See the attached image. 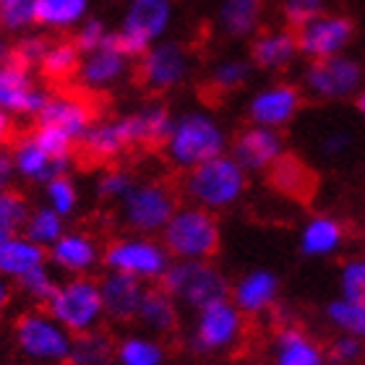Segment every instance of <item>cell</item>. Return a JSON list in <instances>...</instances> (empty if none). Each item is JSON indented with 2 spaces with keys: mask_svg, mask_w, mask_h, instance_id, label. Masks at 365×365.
<instances>
[{
  "mask_svg": "<svg viewBox=\"0 0 365 365\" xmlns=\"http://www.w3.org/2000/svg\"><path fill=\"white\" fill-rule=\"evenodd\" d=\"M178 209V193L165 180H136L118 201V220L128 232L160 235L173 212Z\"/></svg>",
  "mask_w": 365,
  "mask_h": 365,
  "instance_id": "6",
  "label": "cell"
},
{
  "mask_svg": "<svg viewBox=\"0 0 365 365\" xmlns=\"http://www.w3.org/2000/svg\"><path fill=\"white\" fill-rule=\"evenodd\" d=\"M110 26H107L105 19H99V16H86L84 21L78 24L76 29H73V45L78 47V53H91V50H97V47H102L110 39Z\"/></svg>",
  "mask_w": 365,
  "mask_h": 365,
  "instance_id": "46",
  "label": "cell"
},
{
  "mask_svg": "<svg viewBox=\"0 0 365 365\" xmlns=\"http://www.w3.org/2000/svg\"><path fill=\"white\" fill-rule=\"evenodd\" d=\"M47 261H53L58 269L78 277V274H89L102 261V248H99L97 237L89 232H63L47 248Z\"/></svg>",
  "mask_w": 365,
  "mask_h": 365,
  "instance_id": "25",
  "label": "cell"
},
{
  "mask_svg": "<svg viewBox=\"0 0 365 365\" xmlns=\"http://www.w3.org/2000/svg\"><path fill=\"white\" fill-rule=\"evenodd\" d=\"M193 55L180 39H160L136 58V81L152 97H165L190 78Z\"/></svg>",
  "mask_w": 365,
  "mask_h": 365,
  "instance_id": "10",
  "label": "cell"
},
{
  "mask_svg": "<svg viewBox=\"0 0 365 365\" xmlns=\"http://www.w3.org/2000/svg\"><path fill=\"white\" fill-rule=\"evenodd\" d=\"M39 0H0V31L24 34L37 26Z\"/></svg>",
  "mask_w": 365,
  "mask_h": 365,
  "instance_id": "39",
  "label": "cell"
},
{
  "mask_svg": "<svg viewBox=\"0 0 365 365\" xmlns=\"http://www.w3.org/2000/svg\"><path fill=\"white\" fill-rule=\"evenodd\" d=\"M170 253L165 251L162 240L154 235H138V232H128L110 240L102 248V264L107 272H120L130 274L136 279L154 284L160 282L165 269L170 267Z\"/></svg>",
  "mask_w": 365,
  "mask_h": 365,
  "instance_id": "12",
  "label": "cell"
},
{
  "mask_svg": "<svg viewBox=\"0 0 365 365\" xmlns=\"http://www.w3.org/2000/svg\"><path fill=\"white\" fill-rule=\"evenodd\" d=\"M16 287L37 305H45L53 297L58 282L53 279V274L47 272V267L42 264V267H34L26 274H21V277H16Z\"/></svg>",
  "mask_w": 365,
  "mask_h": 365,
  "instance_id": "42",
  "label": "cell"
},
{
  "mask_svg": "<svg viewBox=\"0 0 365 365\" xmlns=\"http://www.w3.org/2000/svg\"><path fill=\"white\" fill-rule=\"evenodd\" d=\"M269 182H272L274 190H279L282 196L287 198H305L313 193V170L305 165L300 157L284 152L279 160L274 162L272 170L267 173Z\"/></svg>",
  "mask_w": 365,
  "mask_h": 365,
  "instance_id": "29",
  "label": "cell"
},
{
  "mask_svg": "<svg viewBox=\"0 0 365 365\" xmlns=\"http://www.w3.org/2000/svg\"><path fill=\"white\" fill-rule=\"evenodd\" d=\"M11 178H14V160H11V154L0 146V190L11 185Z\"/></svg>",
  "mask_w": 365,
  "mask_h": 365,
  "instance_id": "50",
  "label": "cell"
},
{
  "mask_svg": "<svg viewBox=\"0 0 365 365\" xmlns=\"http://www.w3.org/2000/svg\"><path fill=\"white\" fill-rule=\"evenodd\" d=\"M253 71L256 68L251 66L248 58H243V55H227V58H220L209 68L206 86L217 97H227V94H235V91H240L251 81Z\"/></svg>",
  "mask_w": 365,
  "mask_h": 365,
  "instance_id": "32",
  "label": "cell"
},
{
  "mask_svg": "<svg viewBox=\"0 0 365 365\" xmlns=\"http://www.w3.org/2000/svg\"><path fill=\"white\" fill-rule=\"evenodd\" d=\"M352 102H355V110H358V115L365 120V86L358 91V94H355V97H352Z\"/></svg>",
  "mask_w": 365,
  "mask_h": 365,
  "instance_id": "53",
  "label": "cell"
},
{
  "mask_svg": "<svg viewBox=\"0 0 365 365\" xmlns=\"http://www.w3.org/2000/svg\"><path fill=\"white\" fill-rule=\"evenodd\" d=\"M175 21V0H125L120 21L110 31V45L136 61L154 42L168 37Z\"/></svg>",
  "mask_w": 365,
  "mask_h": 365,
  "instance_id": "4",
  "label": "cell"
},
{
  "mask_svg": "<svg viewBox=\"0 0 365 365\" xmlns=\"http://www.w3.org/2000/svg\"><path fill=\"white\" fill-rule=\"evenodd\" d=\"M300 58L295 29L289 26H261L248 42V61L261 73H284Z\"/></svg>",
  "mask_w": 365,
  "mask_h": 365,
  "instance_id": "20",
  "label": "cell"
},
{
  "mask_svg": "<svg viewBox=\"0 0 365 365\" xmlns=\"http://www.w3.org/2000/svg\"><path fill=\"white\" fill-rule=\"evenodd\" d=\"M47 97H50V91L42 89L31 68H24L11 58L0 63V110L3 113L37 118Z\"/></svg>",
  "mask_w": 365,
  "mask_h": 365,
  "instance_id": "17",
  "label": "cell"
},
{
  "mask_svg": "<svg viewBox=\"0 0 365 365\" xmlns=\"http://www.w3.org/2000/svg\"><path fill=\"white\" fill-rule=\"evenodd\" d=\"M365 86V66L352 55L308 61L300 73V89L316 102H347Z\"/></svg>",
  "mask_w": 365,
  "mask_h": 365,
  "instance_id": "9",
  "label": "cell"
},
{
  "mask_svg": "<svg viewBox=\"0 0 365 365\" xmlns=\"http://www.w3.org/2000/svg\"><path fill=\"white\" fill-rule=\"evenodd\" d=\"M248 173L237 165L227 152L185 170L180 182V193L188 204L204 206L209 212H227L245 196Z\"/></svg>",
  "mask_w": 365,
  "mask_h": 365,
  "instance_id": "2",
  "label": "cell"
},
{
  "mask_svg": "<svg viewBox=\"0 0 365 365\" xmlns=\"http://www.w3.org/2000/svg\"><path fill=\"white\" fill-rule=\"evenodd\" d=\"M136 321L146 329V334L168 336L180 329V305L168 289H162L157 282L146 284L141 305H138Z\"/></svg>",
  "mask_w": 365,
  "mask_h": 365,
  "instance_id": "28",
  "label": "cell"
},
{
  "mask_svg": "<svg viewBox=\"0 0 365 365\" xmlns=\"http://www.w3.org/2000/svg\"><path fill=\"white\" fill-rule=\"evenodd\" d=\"M47 47H50V39L45 34H31V31H24L21 37L16 39L11 50H8V58L24 68H39V63L45 58Z\"/></svg>",
  "mask_w": 365,
  "mask_h": 365,
  "instance_id": "40",
  "label": "cell"
},
{
  "mask_svg": "<svg viewBox=\"0 0 365 365\" xmlns=\"http://www.w3.org/2000/svg\"><path fill=\"white\" fill-rule=\"evenodd\" d=\"M29 214V201L21 190H14L11 185L0 190V225L3 227H8L11 232H19V230H24Z\"/></svg>",
  "mask_w": 365,
  "mask_h": 365,
  "instance_id": "41",
  "label": "cell"
},
{
  "mask_svg": "<svg viewBox=\"0 0 365 365\" xmlns=\"http://www.w3.org/2000/svg\"><path fill=\"white\" fill-rule=\"evenodd\" d=\"M63 232H66L63 230V217L55 209H50V206L31 209L29 220L24 225V235L34 240L37 245H45V248H50Z\"/></svg>",
  "mask_w": 365,
  "mask_h": 365,
  "instance_id": "38",
  "label": "cell"
},
{
  "mask_svg": "<svg viewBox=\"0 0 365 365\" xmlns=\"http://www.w3.org/2000/svg\"><path fill=\"white\" fill-rule=\"evenodd\" d=\"M37 125H53L63 130L71 141H81L91 123L97 120V110L89 102V97L76 91H55L47 97L42 110L37 113Z\"/></svg>",
  "mask_w": 365,
  "mask_h": 365,
  "instance_id": "19",
  "label": "cell"
},
{
  "mask_svg": "<svg viewBox=\"0 0 365 365\" xmlns=\"http://www.w3.org/2000/svg\"><path fill=\"white\" fill-rule=\"evenodd\" d=\"M68 334H81L89 329L99 327L105 319L102 295H99V282L78 274L71 279L61 282L55 287L53 297L42 305Z\"/></svg>",
  "mask_w": 365,
  "mask_h": 365,
  "instance_id": "8",
  "label": "cell"
},
{
  "mask_svg": "<svg viewBox=\"0 0 365 365\" xmlns=\"http://www.w3.org/2000/svg\"><path fill=\"white\" fill-rule=\"evenodd\" d=\"M160 240L170 259L175 261H212L220 253L222 230L220 217L204 206L178 204L168 225L162 227Z\"/></svg>",
  "mask_w": 365,
  "mask_h": 365,
  "instance_id": "3",
  "label": "cell"
},
{
  "mask_svg": "<svg viewBox=\"0 0 365 365\" xmlns=\"http://www.w3.org/2000/svg\"><path fill=\"white\" fill-rule=\"evenodd\" d=\"M282 295V282L272 269H251L230 284V300L240 308L245 319L267 316Z\"/></svg>",
  "mask_w": 365,
  "mask_h": 365,
  "instance_id": "21",
  "label": "cell"
},
{
  "mask_svg": "<svg viewBox=\"0 0 365 365\" xmlns=\"http://www.w3.org/2000/svg\"><path fill=\"white\" fill-rule=\"evenodd\" d=\"M272 365H329L327 347L295 324H282L272 336Z\"/></svg>",
  "mask_w": 365,
  "mask_h": 365,
  "instance_id": "23",
  "label": "cell"
},
{
  "mask_svg": "<svg viewBox=\"0 0 365 365\" xmlns=\"http://www.w3.org/2000/svg\"><path fill=\"white\" fill-rule=\"evenodd\" d=\"M133 149H144V133L136 110L107 120H94L76 144V154L91 165H113Z\"/></svg>",
  "mask_w": 365,
  "mask_h": 365,
  "instance_id": "13",
  "label": "cell"
},
{
  "mask_svg": "<svg viewBox=\"0 0 365 365\" xmlns=\"http://www.w3.org/2000/svg\"><path fill=\"white\" fill-rule=\"evenodd\" d=\"M11 160H14L16 173L31 182H50L58 175H68V168H71V160L47 154L34 141L31 133H26V136H21L16 141L14 149H11Z\"/></svg>",
  "mask_w": 365,
  "mask_h": 365,
  "instance_id": "26",
  "label": "cell"
},
{
  "mask_svg": "<svg viewBox=\"0 0 365 365\" xmlns=\"http://www.w3.org/2000/svg\"><path fill=\"white\" fill-rule=\"evenodd\" d=\"M78 61H81V53L73 45V39H55V42L50 39V47H47L37 71L50 84H63V81H71L76 76Z\"/></svg>",
  "mask_w": 365,
  "mask_h": 365,
  "instance_id": "34",
  "label": "cell"
},
{
  "mask_svg": "<svg viewBox=\"0 0 365 365\" xmlns=\"http://www.w3.org/2000/svg\"><path fill=\"white\" fill-rule=\"evenodd\" d=\"M168 347L154 334H130L115 344V365H165Z\"/></svg>",
  "mask_w": 365,
  "mask_h": 365,
  "instance_id": "35",
  "label": "cell"
},
{
  "mask_svg": "<svg viewBox=\"0 0 365 365\" xmlns=\"http://www.w3.org/2000/svg\"><path fill=\"white\" fill-rule=\"evenodd\" d=\"M327 321L336 331L358 336L365 342V300H350L339 295L327 305Z\"/></svg>",
  "mask_w": 365,
  "mask_h": 365,
  "instance_id": "37",
  "label": "cell"
},
{
  "mask_svg": "<svg viewBox=\"0 0 365 365\" xmlns=\"http://www.w3.org/2000/svg\"><path fill=\"white\" fill-rule=\"evenodd\" d=\"M99 282V295H102V308L105 319L113 324H133L144 297L146 282L120 272H107Z\"/></svg>",
  "mask_w": 365,
  "mask_h": 365,
  "instance_id": "22",
  "label": "cell"
},
{
  "mask_svg": "<svg viewBox=\"0 0 365 365\" xmlns=\"http://www.w3.org/2000/svg\"><path fill=\"white\" fill-rule=\"evenodd\" d=\"M16 347L31 365H66L71 334L45 311H26L14 324Z\"/></svg>",
  "mask_w": 365,
  "mask_h": 365,
  "instance_id": "11",
  "label": "cell"
},
{
  "mask_svg": "<svg viewBox=\"0 0 365 365\" xmlns=\"http://www.w3.org/2000/svg\"><path fill=\"white\" fill-rule=\"evenodd\" d=\"M11 136H14V123H11L8 113H3V110H0V146L8 144V141H11Z\"/></svg>",
  "mask_w": 365,
  "mask_h": 365,
  "instance_id": "51",
  "label": "cell"
},
{
  "mask_svg": "<svg viewBox=\"0 0 365 365\" xmlns=\"http://www.w3.org/2000/svg\"><path fill=\"white\" fill-rule=\"evenodd\" d=\"M347 240L344 222L336 220L334 214H316L308 217L300 235H297V248L305 259H331Z\"/></svg>",
  "mask_w": 365,
  "mask_h": 365,
  "instance_id": "27",
  "label": "cell"
},
{
  "mask_svg": "<svg viewBox=\"0 0 365 365\" xmlns=\"http://www.w3.org/2000/svg\"><path fill=\"white\" fill-rule=\"evenodd\" d=\"M11 235H16V232H11V230H8V227H3V225H0V245L6 243V240H8V237H11Z\"/></svg>",
  "mask_w": 365,
  "mask_h": 365,
  "instance_id": "55",
  "label": "cell"
},
{
  "mask_svg": "<svg viewBox=\"0 0 365 365\" xmlns=\"http://www.w3.org/2000/svg\"><path fill=\"white\" fill-rule=\"evenodd\" d=\"M133 182L136 178L130 175V170L120 168V165H107L102 175L97 178V196L102 201H120Z\"/></svg>",
  "mask_w": 365,
  "mask_h": 365,
  "instance_id": "45",
  "label": "cell"
},
{
  "mask_svg": "<svg viewBox=\"0 0 365 365\" xmlns=\"http://www.w3.org/2000/svg\"><path fill=\"white\" fill-rule=\"evenodd\" d=\"M245 339V316L230 297L196 311L188 347L193 355H227Z\"/></svg>",
  "mask_w": 365,
  "mask_h": 365,
  "instance_id": "7",
  "label": "cell"
},
{
  "mask_svg": "<svg viewBox=\"0 0 365 365\" xmlns=\"http://www.w3.org/2000/svg\"><path fill=\"white\" fill-rule=\"evenodd\" d=\"M136 115L141 123V133H144V149H162L170 128H173V118H175L170 105L162 102L160 97H154L138 107Z\"/></svg>",
  "mask_w": 365,
  "mask_h": 365,
  "instance_id": "36",
  "label": "cell"
},
{
  "mask_svg": "<svg viewBox=\"0 0 365 365\" xmlns=\"http://www.w3.org/2000/svg\"><path fill=\"white\" fill-rule=\"evenodd\" d=\"M47 264L45 245H37L26 235H11L6 243L0 245V274L3 277H21L29 269Z\"/></svg>",
  "mask_w": 365,
  "mask_h": 365,
  "instance_id": "31",
  "label": "cell"
},
{
  "mask_svg": "<svg viewBox=\"0 0 365 365\" xmlns=\"http://www.w3.org/2000/svg\"><path fill=\"white\" fill-rule=\"evenodd\" d=\"M267 0H220L214 11V26L225 39H251L264 26Z\"/></svg>",
  "mask_w": 365,
  "mask_h": 365,
  "instance_id": "24",
  "label": "cell"
},
{
  "mask_svg": "<svg viewBox=\"0 0 365 365\" xmlns=\"http://www.w3.org/2000/svg\"><path fill=\"white\" fill-rule=\"evenodd\" d=\"M11 303V287H8L6 277L0 274V313L6 311V305Z\"/></svg>",
  "mask_w": 365,
  "mask_h": 365,
  "instance_id": "52",
  "label": "cell"
},
{
  "mask_svg": "<svg viewBox=\"0 0 365 365\" xmlns=\"http://www.w3.org/2000/svg\"><path fill=\"white\" fill-rule=\"evenodd\" d=\"M339 295L365 300V256H350L339 267Z\"/></svg>",
  "mask_w": 365,
  "mask_h": 365,
  "instance_id": "47",
  "label": "cell"
},
{
  "mask_svg": "<svg viewBox=\"0 0 365 365\" xmlns=\"http://www.w3.org/2000/svg\"><path fill=\"white\" fill-rule=\"evenodd\" d=\"M227 146L230 138L222 128V123L217 120V115L193 107V110H182L180 115L173 118V128L162 144V154L173 168L185 173L201 162L225 154Z\"/></svg>",
  "mask_w": 365,
  "mask_h": 365,
  "instance_id": "1",
  "label": "cell"
},
{
  "mask_svg": "<svg viewBox=\"0 0 365 365\" xmlns=\"http://www.w3.org/2000/svg\"><path fill=\"white\" fill-rule=\"evenodd\" d=\"M115 339L105 329H89L81 334H71V350L66 365H113Z\"/></svg>",
  "mask_w": 365,
  "mask_h": 365,
  "instance_id": "30",
  "label": "cell"
},
{
  "mask_svg": "<svg viewBox=\"0 0 365 365\" xmlns=\"http://www.w3.org/2000/svg\"><path fill=\"white\" fill-rule=\"evenodd\" d=\"M91 14V0H39L37 26L47 31H73Z\"/></svg>",
  "mask_w": 365,
  "mask_h": 365,
  "instance_id": "33",
  "label": "cell"
},
{
  "mask_svg": "<svg viewBox=\"0 0 365 365\" xmlns=\"http://www.w3.org/2000/svg\"><path fill=\"white\" fill-rule=\"evenodd\" d=\"M8 50H11V45H8L6 39L0 37V63H3V61H8Z\"/></svg>",
  "mask_w": 365,
  "mask_h": 365,
  "instance_id": "54",
  "label": "cell"
},
{
  "mask_svg": "<svg viewBox=\"0 0 365 365\" xmlns=\"http://www.w3.org/2000/svg\"><path fill=\"white\" fill-rule=\"evenodd\" d=\"M327 360L329 365H360L365 360V342L358 336L339 334L329 342L327 347Z\"/></svg>",
  "mask_w": 365,
  "mask_h": 365,
  "instance_id": "48",
  "label": "cell"
},
{
  "mask_svg": "<svg viewBox=\"0 0 365 365\" xmlns=\"http://www.w3.org/2000/svg\"><path fill=\"white\" fill-rule=\"evenodd\" d=\"M324 11H329V0H279L282 24L289 29H300Z\"/></svg>",
  "mask_w": 365,
  "mask_h": 365,
  "instance_id": "43",
  "label": "cell"
},
{
  "mask_svg": "<svg viewBox=\"0 0 365 365\" xmlns=\"http://www.w3.org/2000/svg\"><path fill=\"white\" fill-rule=\"evenodd\" d=\"M45 196H47V206H50V209H55L63 220L76 212L78 190H76V185H73V180H71L68 175H58V178H53L50 182H45Z\"/></svg>",
  "mask_w": 365,
  "mask_h": 365,
  "instance_id": "44",
  "label": "cell"
},
{
  "mask_svg": "<svg viewBox=\"0 0 365 365\" xmlns=\"http://www.w3.org/2000/svg\"><path fill=\"white\" fill-rule=\"evenodd\" d=\"M287 152L282 130L264 128L248 123L243 130H237L230 141L227 154L248 173V175H267L272 165Z\"/></svg>",
  "mask_w": 365,
  "mask_h": 365,
  "instance_id": "16",
  "label": "cell"
},
{
  "mask_svg": "<svg viewBox=\"0 0 365 365\" xmlns=\"http://www.w3.org/2000/svg\"><path fill=\"white\" fill-rule=\"evenodd\" d=\"M358 34L355 19L342 11H324L313 21L295 29L297 37V53L305 61H321L331 55H342L350 50Z\"/></svg>",
  "mask_w": 365,
  "mask_h": 365,
  "instance_id": "14",
  "label": "cell"
},
{
  "mask_svg": "<svg viewBox=\"0 0 365 365\" xmlns=\"http://www.w3.org/2000/svg\"><path fill=\"white\" fill-rule=\"evenodd\" d=\"M303 102L305 94L300 84L272 81V84H264L248 97L245 115H248V123H253V125L282 130L295 123V118L303 110Z\"/></svg>",
  "mask_w": 365,
  "mask_h": 365,
  "instance_id": "15",
  "label": "cell"
},
{
  "mask_svg": "<svg viewBox=\"0 0 365 365\" xmlns=\"http://www.w3.org/2000/svg\"><path fill=\"white\" fill-rule=\"evenodd\" d=\"M157 284L162 289H168L180 308H188V311L196 313L204 305L230 297V284L232 282L225 277V272L220 267H214V261L173 259Z\"/></svg>",
  "mask_w": 365,
  "mask_h": 365,
  "instance_id": "5",
  "label": "cell"
},
{
  "mask_svg": "<svg viewBox=\"0 0 365 365\" xmlns=\"http://www.w3.org/2000/svg\"><path fill=\"white\" fill-rule=\"evenodd\" d=\"M352 146V136L347 130H329L327 136L321 138V154L324 157H344V154L350 152Z\"/></svg>",
  "mask_w": 365,
  "mask_h": 365,
  "instance_id": "49",
  "label": "cell"
},
{
  "mask_svg": "<svg viewBox=\"0 0 365 365\" xmlns=\"http://www.w3.org/2000/svg\"><path fill=\"white\" fill-rule=\"evenodd\" d=\"M130 63L133 61H130L128 55H123L107 39L102 47L81 55L73 81H76L78 89L84 91V94H99V91H107L120 84L123 78L130 73Z\"/></svg>",
  "mask_w": 365,
  "mask_h": 365,
  "instance_id": "18",
  "label": "cell"
}]
</instances>
